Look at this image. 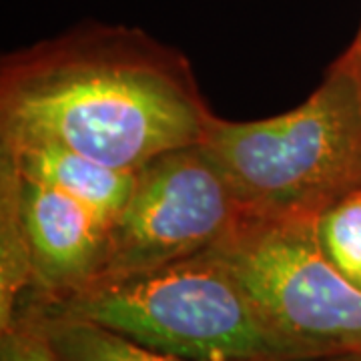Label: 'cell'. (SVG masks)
Here are the masks:
<instances>
[{
    "label": "cell",
    "mask_w": 361,
    "mask_h": 361,
    "mask_svg": "<svg viewBox=\"0 0 361 361\" xmlns=\"http://www.w3.org/2000/svg\"><path fill=\"white\" fill-rule=\"evenodd\" d=\"M243 217L231 187L199 145L169 151L135 173L129 201L109 229L101 277L211 251Z\"/></svg>",
    "instance_id": "obj_5"
},
{
    "label": "cell",
    "mask_w": 361,
    "mask_h": 361,
    "mask_svg": "<svg viewBox=\"0 0 361 361\" xmlns=\"http://www.w3.org/2000/svg\"><path fill=\"white\" fill-rule=\"evenodd\" d=\"M20 211L32 267V285L25 299L68 295L103 275L109 229L87 207L51 185L20 175Z\"/></svg>",
    "instance_id": "obj_6"
},
{
    "label": "cell",
    "mask_w": 361,
    "mask_h": 361,
    "mask_svg": "<svg viewBox=\"0 0 361 361\" xmlns=\"http://www.w3.org/2000/svg\"><path fill=\"white\" fill-rule=\"evenodd\" d=\"M213 116L189 59L141 28L82 23L2 56L0 149L56 142L139 171Z\"/></svg>",
    "instance_id": "obj_1"
},
{
    "label": "cell",
    "mask_w": 361,
    "mask_h": 361,
    "mask_svg": "<svg viewBox=\"0 0 361 361\" xmlns=\"http://www.w3.org/2000/svg\"><path fill=\"white\" fill-rule=\"evenodd\" d=\"M30 285L32 267L20 211V173L13 157L0 153V329L14 322Z\"/></svg>",
    "instance_id": "obj_8"
},
{
    "label": "cell",
    "mask_w": 361,
    "mask_h": 361,
    "mask_svg": "<svg viewBox=\"0 0 361 361\" xmlns=\"http://www.w3.org/2000/svg\"><path fill=\"white\" fill-rule=\"evenodd\" d=\"M317 233L337 269L361 287V191L329 207L317 221Z\"/></svg>",
    "instance_id": "obj_10"
},
{
    "label": "cell",
    "mask_w": 361,
    "mask_h": 361,
    "mask_svg": "<svg viewBox=\"0 0 361 361\" xmlns=\"http://www.w3.org/2000/svg\"><path fill=\"white\" fill-rule=\"evenodd\" d=\"M336 61L348 71V75L351 77V80H353V85H355V89H357V94H360L361 101V23L360 28H357L355 39L351 40V44L343 51L341 56H337Z\"/></svg>",
    "instance_id": "obj_12"
},
{
    "label": "cell",
    "mask_w": 361,
    "mask_h": 361,
    "mask_svg": "<svg viewBox=\"0 0 361 361\" xmlns=\"http://www.w3.org/2000/svg\"><path fill=\"white\" fill-rule=\"evenodd\" d=\"M247 217L319 219L361 191V101L334 61L297 109L261 121L211 116L199 142Z\"/></svg>",
    "instance_id": "obj_3"
},
{
    "label": "cell",
    "mask_w": 361,
    "mask_h": 361,
    "mask_svg": "<svg viewBox=\"0 0 361 361\" xmlns=\"http://www.w3.org/2000/svg\"><path fill=\"white\" fill-rule=\"evenodd\" d=\"M18 310L28 311L39 322L59 361H195L145 348L97 323L51 315L32 305H20Z\"/></svg>",
    "instance_id": "obj_9"
},
{
    "label": "cell",
    "mask_w": 361,
    "mask_h": 361,
    "mask_svg": "<svg viewBox=\"0 0 361 361\" xmlns=\"http://www.w3.org/2000/svg\"><path fill=\"white\" fill-rule=\"evenodd\" d=\"M0 361H59L39 322L18 310L14 322L0 329Z\"/></svg>",
    "instance_id": "obj_11"
},
{
    "label": "cell",
    "mask_w": 361,
    "mask_h": 361,
    "mask_svg": "<svg viewBox=\"0 0 361 361\" xmlns=\"http://www.w3.org/2000/svg\"><path fill=\"white\" fill-rule=\"evenodd\" d=\"M20 305L97 323L185 360L311 361L271 329L213 249L155 269L101 277L56 299H25Z\"/></svg>",
    "instance_id": "obj_2"
},
{
    "label": "cell",
    "mask_w": 361,
    "mask_h": 361,
    "mask_svg": "<svg viewBox=\"0 0 361 361\" xmlns=\"http://www.w3.org/2000/svg\"><path fill=\"white\" fill-rule=\"evenodd\" d=\"M317 221L245 215L213 249L271 329L311 360L361 351V287L325 253Z\"/></svg>",
    "instance_id": "obj_4"
},
{
    "label": "cell",
    "mask_w": 361,
    "mask_h": 361,
    "mask_svg": "<svg viewBox=\"0 0 361 361\" xmlns=\"http://www.w3.org/2000/svg\"><path fill=\"white\" fill-rule=\"evenodd\" d=\"M0 153L13 157L23 177L51 185L87 207L106 229L123 213L135 185V171L109 167L56 142H32Z\"/></svg>",
    "instance_id": "obj_7"
},
{
    "label": "cell",
    "mask_w": 361,
    "mask_h": 361,
    "mask_svg": "<svg viewBox=\"0 0 361 361\" xmlns=\"http://www.w3.org/2000/svg\"><path fill=\"white\" fill-rule=\"evenodd\" d=\"M311 361H361V351L357 353H343V355H331V357H319Z\"/></svg>",
    "instance_id": "obj_13"
}]
</instances>
